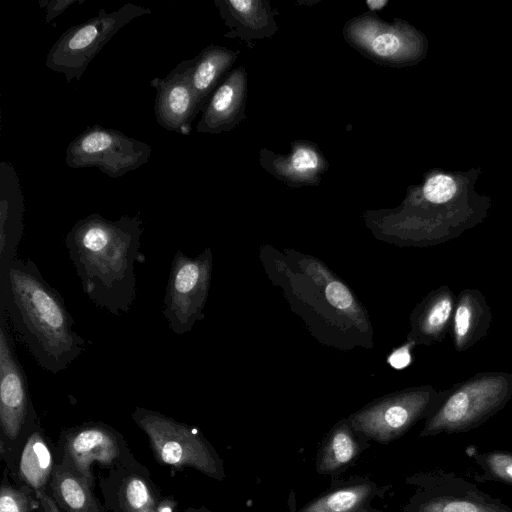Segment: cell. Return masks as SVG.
<instances>
[{
	"instance_id": "1",
	"label": "cell",
	"mask_w": 512,
	"mask_h": 512,
	"mask_svg": "<svg viewBox=\"0 0 512 512\" xmlns=\"http://www.w3.org/2000/svg\"><path fill=\"white\" fill-rule=\"evenodd\" d=\"M0 313L47 372L66 370L86 348L60 293L31 259L17 258L0 271Z\"/></svg>"
},
{
	"instance_id": "2",
	"label": "cell",
	"mask_w": 512,
	"mask_h": 512,
	"mask_svg": "<svg viewBox=\"0 0 512 512\" xmlns=\"http://www.w3.org/2000/svg\"><path fill=\"white\" fill-rule=\"evenodd\" d=\"M480 168L428 171L401 205L384 216L382 234L400 246L427 247L458 238L488 216L490 197L475 190Z\"/></svg>"
},
{
	"instance_id": "3",
	"label": "cell",
	"mask_w": 512,
	"mask_h": 512,
	"mask_svg": "<svg viewBox=\"0 0 512 512\" xmlns=\"http://www.w3.org/2000/svg\"><path fill=\"white\" fill-rule=\"evenodd\" d=\"M143 231L139 214L108 220L91 213L64 238L85 295L114 316L128 313L136 300L135 263Z\"/></svg>"
},
{
	"instance_id": "4",
	"label": "cell",
	"mask_w": 512,
	"mask_h": 512,
	"mask_svg": "<svg viewBox=\"0 0 512 512\" xmlns=\"http://www.w3.org/2000/svg\"><path fill=\"white\" fill-rule=\"evenodd\" d=\"M511 398V373H476L443 390L438 405L425 419L420 436L468 432L502 410Z\"/></svg>"
},
{
	"instance_id": "5",
	"label": "cell",
	"mask_w": 512,
	"mask_h": 512,
	"mask_svg": "<svg viewBox=\"0 0 512 512\" xmlns=\"http://www.w3.org/2000/svg\"><path fill=\"white\" fill-rule=\"evenodd\" d=\"M151 13L150 8L133 3L112 12L101 8L96 16L60 35L47 53L46 67L63 74L68 83L79 81L90 62L121 28Z\"/></svg>"
},
{
	"instance_id": "6",
	"label": "cell",
	"mask_w": 512,
	"mask_h": 512,
	"mask_svg": "<svg viewBox=\"0 0 512 512\" xmlns=\"http://www.w3.org/2000/svg\"><path fill=\"white\" fill-rule=\"evenodd\" d=\"M346 42L378 65L413 66L425 59L428 40L407 21L385 22L370 12L354 17L343 28Z\"/></svg>"
},
{
	"instance_id": "7",
	"label": "cell",
	"mask_w": 512,
	"mask_h": 512,
	"mask_svg": "<svg viewBox=\"0 0 512 512\" xmlns=\"http://www.w3.org/2000/svg\"><path fill=\"white\" fill-rule=\"evenodd\" d=\"M132 418L147 434L161 463L192 467L216 479L223 477L218 457L196 428L144 408H136Z\"/></svg>"
},
{
	"instance_id": "8",
	"label": "cell",
	"mask_w": 512,
	"mask_h": 512,
	"mask_svg": "<svg viewBox=\"0 0 512 512\" xmlns=\"http://www.w3.org/2000/svg\"><path fill=\"white\" fill-rule=\"evenodd\" d=\"M212 272V252L206 248L191 258L181 250L174 254L166 285L162 314L177 335L190 332L204 319Z\"/></svg>"
},
{
	"instance_id": "9",
	"label": "cell",
	"mask_w": 512,
	"mask_h": 512,
	"mask_svg": "<svg viewBox=\"0 0 512 512\" xmlns=\"http://www.w3.org/2000/svg\"><path fill=\"white\" fill-rule=\"evenodd\" d=\"M151 155L148 143L94 124L69 143L65 163L72 169L96 167L110 178H121L147 163Z\"/></svg>"
},
{
	"instance_id": "10",
	"label": "cell",
	"mask_w": 512,
	"mask_h": 512,
	"mask_svg": "<svg viewBox=\"0 0 512 512\" xmlns=\"http://www.w3.org/2000/svg\"><path fill=\"white\" fill-rule=\"evenodd\" d=\"M443 390L431 385L406 388L385 396L351 415L356 432L380 443H389L406 433L436 408Z\"/></svg>"
},
{
	"instance_id": "11",
	"label": "cell",
	"mask_w": 512,
	"mask_h": 512,
	"mask_svg": "<svg viewBox=\"0 0 512 512\" xmlns=\"http://www.w3.org/2000/svg\"><path fill=\"white\" fill-rule=\"evenodd\" d=\"M408 482L416 491L406 512H512L499 498L454 472L433 469L414 475Z\"/></svg>"
},
{
	"instance_id": "12",
	"label": "cell",
	"mask_w": 512,
	"mask_h": 512,
	"mask_svg": "<svg viewBox=\"0 0 512 512\" xmlns=\"http://www.w3.org/2000/svg\"><path fill=\"white\" fill-rule=\"evenodd\" d=\"M32 410L25 371L18 359L8 319L0 313V424L15 440Z\"/></svg>"
},
{
	"instance_id": "13",
	"label": "cell",
	"mask_w": 512,
	"mask_h": 512,
	"mask_svg": "<svg viewBox=\"0 0 512 512\" xmlns=\"http://www.w3.org/2000/svg\"><path fill=\"white\" fill-rule=\"evenodd\" d=\"M150 84L156 90L154 113L157 123L168 131L188 136L193 121L203 108L191 85L186 60L165 77L152 78Z\"/></svg>"
},
{
	"instance_id": "14",
	"label": "cell",
	"mask_w": 512,
	"mask_h": 512,
	"mask_svg": "<svg viewBox=\"0 0 512 512\" xmlns=\"http://www.w3.org/2000/svg\"><path fill=\"white\" fill-rule=\"evenodd\" d=\"M247 72L243 65L232 69L215 89L196 125L198 133L219 134L245 120Z\"/></svg>"
},
{
	"instance_id": "15",
	"label": "cell",
	"mask_w": 512,
	"mask_h": 512,
	"mask_svg": "<svg viewBox=\"0 0 512 512\" xmlns=\"http://www.w3.org/2000/svg\"><path fill=\"white\" fill-rule=\"evenodd\" d=\"M261 166L275 178L291 187L319 185L328 169V162L319 147L310 141L291 143L287 155L275 154L263 148Z\"/></svg>"
},
{
	"instance_id": "16",
	"label": "cell",
	"mask_w": 512,
	"mask_h": 512,
	"mask_svg": "<svg viewBox=\"0 0 512 512\" xmlns=\"http://www.w3.org/2000/svg\"><path fill=\"white\" fill-rule=\"evenodd\" d=\"M229 31L224 37L239 39L248 48L254 42L271 38L278 31L277 11L266 0H214Z\"/></svg>"
},
{
	"instance_id": "17",
	"label": "cell",
	"mask_w": 512,
	"mask_h": 512,
	"mask_svg": "<svg viewBox=\"0 0 512 512\" xmlns=\"http://www.w3.org/2000/svg\"><path fill=\"white\" fill-rule=\"evenodd\" d=\"M25 200L14 166L0 163V271L15 261L24 232Z\"/></svg>"
},
{
	"instance_id": "18",
	"label": "cell",
	"mask_w": 512,
	"mask_h": 512,
	"mask_svg": "<svg viewBox=\"0 0 512 512\" xmlns=\"http://www.w3.org/2000/svg\"><path fill=\"white\" fill-rule=\"evenodd\" d=\"M455 303L456 296L446 284L430 291L410 315L408 341L426 346L442 342L450 332Z\"/></svg>"
},
{
	"instance_id": "19",
	"label": "cell",
	"mask_w": 512,
	"mask_h": 512,
	"mask_svg": "<svg viewBox=\"0 0 512 512\" xmlns=\"http://www.w3.org/2000/svg\"><path fill=\"white\" fill-rule=\"evenodd\" d=\"M492 321L491 309L478 289L466 288L456 296L450 335L457 352H464L484 338Z\"/></svg>"
},
{
	"instance_id": "20",
	"label": "cell",
	"mask_w": 512,
	"mask_h": 512,
	"mask_svg": "<svg viewBox=\"0 0 512 512\" xmlns=\"http://www.w3.org/2000/svg\"><path fill=\"white\" fill-rule=\"evenodd\" d=\"M238 55V51L210 44L197 56L186 60L189 79L202 108L229 74Z\"/></svg>"
},
{
	"instance_id": "21",
	"label": "cell",
	"mask_w": 512,
	"mask_h": 512,
	"mask_svg": "<svg viewBox=\"0 0 512 512\" xmlns=\"http://www.w3.org/2000/svg\"><path fill=\"white\" fill-rule=\"evenodd\" d=\"M67 451L82 478L88 482L92 463L110 464L118 455V446L115 436L108 429L91 425L69 435Z\"/></svg>"
},
{
	"instance_id": "22",
	"label": "cell",
	"mask_w": 512,
	"mask_h": 512,
	"mask_svg": "<svg viewBox=\"0 0 512 512\" xmlns=\"http://www.w3.org/2000/svg\"><path fill=\"white\" fill-rule=\"evenodd\" d=\"M361 450L362 446L350 422L337 423L318 453V473L332 474L341 471L356 460Z\"/></svg>"
},
{
	"instance_id": "23",
	"label": "cell",
	"mask_w": 512,
	"mask_h": 512,
	"mask_svg": "<svg viewBox=\"0 0 512 512\" xmlns=\"http://www.w3.org/2000/svg\"><path fill=\"white\" fill-rule=\"evenodd\" d=\"M375 488L370 481L352 482L327 491L307 503L299 512H364Z\"/></svg>"
},
{
	"instance_id": "24",
	"label": "cell",
	"mask_w": 512,
	"mask_h": 512,
	"mask_svg": "<svg viewBox=\"0 0 512 512\" xmlns=\"http://www.w3.org/2000/svg\"><path fill=\"white\" fill-rule=\"evenodd\" d=\"M52 469L48 446L38 432L32 433L21 454L20 475L36 491L47 482Z\"/></svg>"
},
{
	"instance_id": "25",
	"label": "cell",
	"mask_w": 512,
	"mask_h": 512,
	"mask_svg": "<svg viewBox=\"0 0 512 512\" xmlns=\"http://www.w3.org/2000/svg\"><path fill=\"white\" fill-rule=\"evenodd\" d=\"M85 479L67 471L54 474L52 487L59 502L69 512H97Z\"/></svg>"
},
{
	"instance_id": "26",
	"label": "cell",
	"mask_w": 512,
	"mask_h": 512,
	"mask_svg": "<svg viewBox=\"0 0 512 512\" xmlns=\"http://www.w3.org/2000/svg\"><path fill=\"white\" fill-rule=\"evenodd\" d=\"M482 478L512 486V452L494 450L472 455Z\"/></svg>"
},
{
	"instance_id": "27",
	"label": "cell",
	"mask_w": 512,
	"mask_h": 512,
	"mask_svg": "<svg viewBox=\"0 0 512 512\" xmlns=\"http://www.w3.org/2000/svg\"><path fill=\"white\" fill-rule=\"evenodd\" d=\"M123 501L127 512H153L154 499L147 484L139 477L129 478L123 488Z\"/></svg>"
},
{
	"instance_id": "28",
	"label": "cell",
	"mask_w": 512,
	"mask_h": 512,
	"mask_svg": "<svg viewBox=\"0 0 512 512\" xmlns=\"http://www.w3.org/2000/svg\"><path fill=\"white\" fill-rule=\"evenodd\" d=\"M0 512H34L25 493L3 485L0 493Z\"/></svg>"
},
{
	"instance_id": "29",
	"label": "cell",
	"mask_w": 512,
	"mask_h": 512,
	"mask_svg": "<svg viewBox=\"0 0 512 512\" xmlns=\"http://www.w3.org/2000/svg\"><path fill=\"white\" fill-rule=\"evenodd\" d=\"M84 1L85 0H39V6L45 11V22L49 24L71 5L83 3Z\"/></svg>"
},
{
	"instance_id": "30",
	"label": "cell",
	"mask_w": 512,
	"mask_h": 512,
	"mask_svg": "<svg viewBox=\"0 0 512 512\" xmlns=\"http://www.w3.org/2000/svg\"><path fill=\"white\" fill-rule=\"evenodd\" d=\"M414 346L413 342L407 341L404 345L395 349L388 357L389 364L396 369L407 367L412 361L411 349Z\"/></svg>"
},
{
	"instance_id": "31",
	"label": "cell",
	"mask_w": 512,
	"mask_h": 512,
	"mask_svg": "<svg viewBox=\"0 0 512 512\" xmlns=\"http://www.w3.org/2000/svg\"><path fill=\"white\" fill-rule=\"evenodd\" d=\"M37 495L40 499V503L44 509L45 512H61L55 501L49 497L44 491H37Z\"/></svg>"
},
{
	"instance_id": "32",
	"label": "cell",
	"mask_w": 512,
	"mask_h": 512,
	"mask_svg": "<svg viewBox=\"0 0 512 512\" xmlns=\"http://www.w3.org/2000/svg\"><path fill=\"white\" fill-rule=\"evenodd\" d=\"M365 4L371 13L382 10L388 4V0H366Z\"/></svg>"
},
{
	"instance_id": "33",
	"label": "cell",
	"mask_w": 512,
	"mask_h": 512,
	"mask_svg": "<svg viewBox=\"0 0 512 512\" xmlns=\"http://www.w3.org/2000/svg\"><path fill=\"white\" fill-rule=\"evenodd\" d=\"M174 506V503H170L169 501H166L159 506L155 507L153 512H172V508Z\"/></svg>"
}]
</instances>
